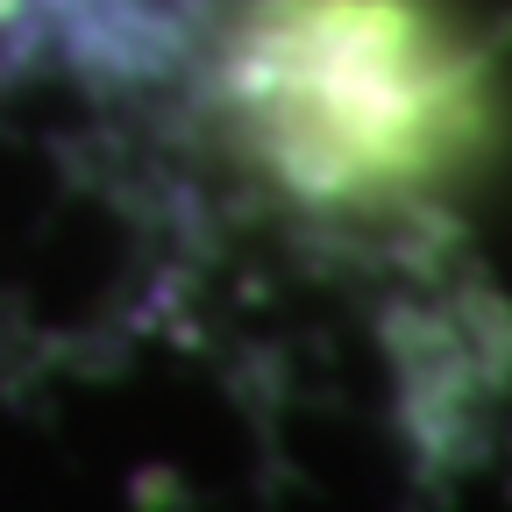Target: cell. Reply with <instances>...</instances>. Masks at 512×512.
I'll list each match as a JSON object with an SVG mask.
<instances>
[{"instance_id":"6da1fadb","label":"cell","mask_w":512,"mask_h":512,"mask_svg":"<svg viewBox=\"0 0 512 512\" xmlns=\"http://www.w3.org/2000/svg\"><path fill=\"white\" fill-rule=\"evenodd\" d=\"M228 79L278 178L328 207L420 200L498 128L491 57L434 0H256Z\"/></svg>"}]
</instances>
